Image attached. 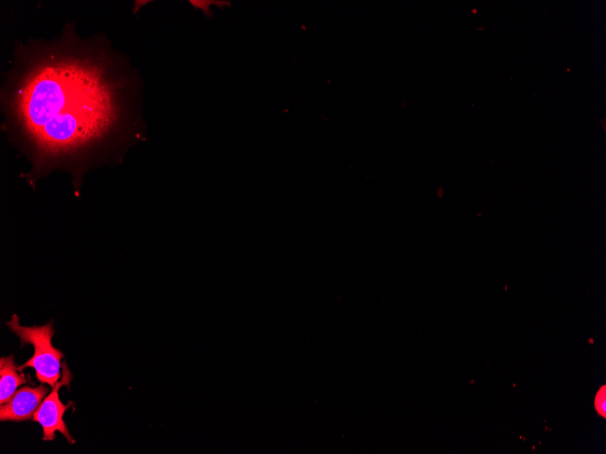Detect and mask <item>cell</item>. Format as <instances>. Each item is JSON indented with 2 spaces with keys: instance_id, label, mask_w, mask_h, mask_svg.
Returning <instances> with one entry per match:
<instances>
[{
  "instance_id": "obj_4",
  "label": "cell",
  "mask_w": 606,
  "mask_h": 454,
  "mask_svg": "<svg viewBox=\"0 0 606 454\" xmlns=\"http://www.w3.org/2000/svg\"><path fill=\"white\" fill-rule=\"evenodd\" d=\"M49 388L44 384L37 387L24 386L14 393L12 398L0 407V420L23 421L33 419V416Z\"/></svg>"
},
{
  "instance_id": "obj_6",
  "label": "cell",
  "mask_w": 606,
  "mask_h": 454,
  "mask_svg": "<svg viewBox=\"0 0 606 454\" xmlns=\"http://www.w3.org/2000/svg\"><path fill=\"white\" fill-rule=\"evenodd\" d=\"M594 406L598 413L605 418L606 415V388L601 387L594 399Z\"/></svg>"
},
{
  "instance_id": "obj_1",
  "label": "cell",
  "mask_w": 606,
  "mask_h": 454,
  "mask_svg": "<svg viewBox=\"0 0 606 454\" xmlns=\"http://www.w3.org/2000/svg\"><path fill=\"white\" fill-rule=\"evenodd\" d=\"M142 80L105 37L67 24L54 39L15 47L1 90L3 128L32 164L30 184L53 170L79 190L92 167L122 159L142 126Z\"/></svg>"
},
{
  "instance_id": "obj_3",
  "label": "cell",
  "mask_w": 606,
  "mask_h": 454,
  "mask_svg": "<svg viewBox=\"0 0 606 454\" xmlns=\"http://www.w3.org/2000/svg\"><path fill=\"white\" fill-rule=\"evenodd\" d=\"M63 377L60 382H57L52 391L44 399L33 416V420L37 421L43 428L44 440H53L55 438V431H59L70 442L74 443L73 437L64 420V413L73 405V401L64 405L59 399V389L65 385L69 388L73 378L72 373L66 366L65 362L62 364Z\"/></svg>"
},
{
  "instance_id": "obj_2",
  "label": "cell",
  "mask_w": 606,
  "mask_h": 454,
  "mask_svg": "<svg viewBox=\"0 0 606 454\" xmlns=\"http://www.w3.org/2000/svg\"><path fill=\"white\" fill-rule=\"evenodd\" d=\"M6 324L20 338L22 345L29 343L34 346V355L23 365L18 366V371L22 372L24 368L32 367L41 383L54 387L61 377V360L64 354L52 344L54 333L53 323L49 322L42 326L25 327L19 324L18 316L14 314Z\"/></svg>"
},
{
  "instance_id": "obj_7",
  "label": "cell",
  "mask_w": 606,
  "mask_h": 454,
  "mask_svg": "<svg viewBox=\"0 0 606 454\" xmlns=\"http://www.w3.org/2000/svg\"><path fill=\"white\" fill-rule=\"evenodd\" d=\"M472 12H473V14H477V10H476V9H473Z\"/></svg>"
},
{
  "instance_id": "obj_5",
  "label": "cell",
  "mask_w": 606,
  "mask_h": 454,
  "mask_svg": "<svg viewBox=\"0 0 606 454\" xmlns=\"http://www.w3.org/2000/svg\"><path fill=\"white\" fill-rule=\"evenodd\" d=\"M14 355L2 357L0 360V403H6L14 395L16 388L30 382L24 373H19Z\"/></svg>"
}]
</instances>
